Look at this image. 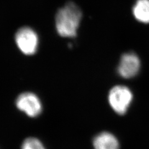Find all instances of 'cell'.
I'll return each instance as SVG.
<instances>
[{
	"mask_svg": "<svg viewBox=\"0 0 149 149\" xmlns=\"http://www.w3.org/2000/svg\"><path fill=\"white\" fill-rule=\"evenodd\" d=\"M80 9L73 2H68L58 11L55 17L56 29L60 36L74 37L81 19Z\"/></svg>",
	"mask_w": 149,
	"mask_h": 149,
	"instance_id": "6da1fadb",
	"label": "cell"
},
{
	"mask_svg": "<svg viewBox=\"0 0 149 149\" xmlns=\"http://www.w3.org/2000/svg\"><path fill=\"white\" fill-rule=\"evenodd\" d=\"M133 99L132 93L124 86H116L109 91L108 101L116 113L123 115L126 113Z\"/></svg>",
	"mask_w": 149,
	"mask_h": 149,
	"instance_id": "7a4b0ae2",
	"label": "cell"
},
{
	"mask_svg": "<svg viewBox=\"0 0 149 149\" xmlns=\"http://www.w3.org/2000/svg\"><path fill=\"white\" fill-rule=\"evenodd\" d=\"M15 40L19 49L24 54L31 55L36 52L39 39L36 32L31 28L24 27L19 29Z\"/></svg>",
	"mask_w": 149,
	"mask_h": 149,
	"instance_id": "3957f363",
	"label": "cell"
},
{
	"mask_svg": "<svg viewBox=\"0 0 149 149\" xmlns=\"http://www.w3.org/2000/svg\"><path fill=\"white\" fill-rule=\"evenodd\" d=\"M17 108L31 118H36L42 112V106L39 98L34 93H22L16 101Z\"/></svg>",
	"mask_w": 149,
	"mask_h": 149,
	"instance_id": "277c9868",
	"label": "cell"
},
{
	"mask_svg": "<svg viewBox=\"0 0 149 149\" xmlns=\"http://www.w3.org/2000/svg\"><path fill=\"white\" fill-rule=\"evenodd\" d=\"M141 62L138 56L134 53L124 54L121 57L118 72L119 75L124 78H131L138 74Z\"/></svg>",
	"mask_w": 149,
	"mask_h": 149,
	"instance_id": "5b68a950",
	"label": "cell"
},
{
	"mask_svg": "<svg viewBox=\"0 0 149 149\" xmlns=\"http://www.w3.org/2000/svg\"><path fill=\"white\" fill-rule=\"evenodd\" d=\"M93 146L95 149H119V143L113 134L104 132L95 137Z\"/></svg>",
	"mask_w": 149,
	"mask_h": 149,
	"instance_id": "8992f818",
	"label": "cell"
},
{
	"mask_svg": "<svg viewBox=\"0 0 149 149\" xmlns=\"http://www.w3.org/2000/svg\"><path fill=\"white\" fill-rule=\"evenodd\" d=\"M133 14L139 22L149 23V0H137L133 8Z\"/></svg>",
	"mask_w": 149,
	"mask_h": 149,
	"instance_id": "52a82bcc",
	"label": "cell"
},
{
	"mask_svg": "<svg viewBox=\"0 0 149 149\" xmlns=\"http://www.w3.org/2000/svg\"><path fill=\"white\" fill-rule=\"evenodd\" d=\"M21 149H45V148L39 139L29 137L23 142Z\"/></svg>",
	"mask_w": 149,
	"mask_h": 149,
	"instance_id": "ba28073f",
	"label": "cell"
}]
</instances>
